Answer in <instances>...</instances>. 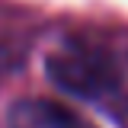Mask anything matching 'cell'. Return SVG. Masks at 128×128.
Instances as JSON below:
<instances>
[{
  "mask_svg": "<svg viewBox=\"0 0 128 128\" xmlns=\"http://www.w3.org/2000/svg\"><path fill=\"white\" fill-rule=\"evenodd\" d=\"M51 83L77 99H106L118 90V64L90 45H64L45 61Z\"/></svg>",
  "mask_w": 128,
  "mask_h": 128,
  "instance_id": "1",
  "label": "cell"
},
{
  "mask_svg": "<svg viewBox=\"0 0 128 128\" xmlns=\"http://www.w3.org/2000/svg\"><path fill=\"white\" fill-rule=\"evenodd\" d=\"M10 128H93L74 109L54 99H22L10 112Z\"/></svg>",
  "mask_w": 128,
  "mask_h": 128,
  "instance_id": "2",
  "label": "cell"
}]
</instances>
